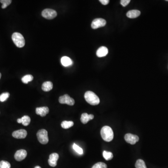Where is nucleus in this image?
I'll return each mask as SVG.
<instances>
[{
  "mask_svg": "<svg viewBox=\"0 0 168 168\" xmlns=\"http://www.w3.org/2000/svg\"><path fill=\"white\" fill-rule=\"evenodd\" d=\"M1 74L0 73V79H1Z\"/></svg>",
  "mask_w": 168,
  "mask_h": 168,
  "instance_id": "2f4dec72",
  "label": "nucleus"
},
{
  "mask_svg": "<svg viewBox=\"0 0 168 168\" xmlns=\"http://www.w3.org/2000/svg\"><path fill=\"white\" fill-rule=\"evenodd\" d=\"M61 63L62 65L65 67H68V66H71L73 64V62L70 58L64 56L62 57L61 59Z\"/></svg>",
  "mask_w": 168,
  "mask_h": 168,
  "instance_id": "2eb2a0df",
  "label": "nucleus"
},
{
  "mask_svg": "<svg viewBox=\"0 0 168 168\" xmlns=\"http://www.w3.org/2000/svg\"><path fill=\"white\" fill-rule=\"evenodd\" d=\"M130 0H121V4L123 7H126L129 3Z\"/></svg>",
  "mask_w": 168,
  "mask_h": 168,
  "instance_id": "cd10ccee",
  "label": "nucleus"
},
{
  "mask_svg": "<svg viewBox=\"0 0 168 168\" xmlns=\"http://www.w3.org/2000/svg\"><path fill=\"white\" fill-rule=\"evenodd\" d=\"M59 158V155L56 153L51 154L48 159L49 165L51 167H56L57 165V161Z\"/></svg>",
  "mask_w": 168,
  "mask_h": 168,
  "instance_id": "9b49d317",
  "label": "nucleus"
},
{
  "mask_svg": "<svg viewBox=\"0 0 168 168\" xmlns=\"http://www.w3.org/2000/svg\"><path fill=\"white\" fill-rule=\"evenodd\" d=\"M141 15V12L138 10H131L127 12V16L129 18H135Z\"/></svg>",
  "mask_w": 168,
  "mask_h": 168,
  "instance_id": "dca6fc26",
  "label": "nucleus"
},
{
  "mask_svg": "<svg viewBox=\"0 0 168 168\" xmlns=\"http://www.w3.org/2000/svg\"><path fill=\"white\" fill-rule=\"evenodd\" d=\"M136 168H147L144 161L142 159H138L136 161L135 165Z\"/></svg>",
  "mask_w": 168,
  "mask_h": 168,
  "instance_id": "412c9836",
  "label": "nucleus"
},
{
  "mask_svg": "<svg viewBox=\"0 0 168 168\" xmlns=\"http://www.w3.org/2000/svg\"><path fill=\"white\" fill-rule=\"evenodd\" d=\"M74 123L72 121H63L61 123L62 128L64 129H68L74 126Z\"/></svg>",
  "mask_w": 168,
  "mask_h": 168,
  "instance_id": "a211bd4d",
  "label": "nucleus"
},
{
  "mask_svg": "<svg viewBox=\"0 0 168 168\" xmlns=\"http://www.w3.org/2000/svg\"><path fill=\"white\" fill-rule=\"evenodd\" d=\"M17 121V122H18V123H22L21 119H18Z\"/></svg>",
  "mask_w": 168,
  "mask_h": 168,
  "instance_id": "c756f323",
  "label": "nucleus"
},
{
  "mask_svg": "<svg viewBox=\"0 0 168 168\" xmlns=\"http://www.w3.org/2000/svg\"><path fill=\"white\" fill-rule=\"evenodd\" d=\"M101 136L106 142H109L114 138V134L111 127L106 126L101 128Z\"/></svg>",
  "mask_w": 168,
  "mask_h": 168,
  "instance_id": "f257e3e1",
  "label": "nucleus"
},
{
  "mask_svg": "<svg viewBox=\"0 0 168 168\" xmlns=\"http://www.w3.org/2000/svg\"><path fill=\"white\" fill-rule=\"evenodd\" d=\"M27 135V132L25 129H20L13 132L12 136L15 138L24 139Z\"/></svg>",
  "mask_w": 168,
  "mask_h": 168,
  "instance_id": "9d476101",
  "label": "nucleus"
},
{
  "mask_svg": "<svg viewBox=\"0 0 168 168\" xmlns=\"http://www.w3.org/2000/svg\"><path fill=\"white\" fill-rule=\"evenodd\" d=\"M99 1L101 2V3H102L103 5H107L109 3V0H100Z\"/></svg>",
  "mask_w": 168,
  "mask_h": 168,
  "instance_id": "c85d7f7f",
  "label": "nucleus"
},
{
  "mask_svg": "<svg viewBox=\"0 0 168 168\" xmlns=\"http://www.w3.org/2000/svg\"><path fill=\"white\" fill-rule=\"evenodd\" d=\"M13 42L18 48H22L25 45V39L23 35L18 32H15L12 36Z\"/></svg>",
  "mask_w": 168,
  "mask_h": 168,
  "instance_id": "7ed1b4c3",
  "label": "nucleus"
},
{
  "mask_svg": "<svg viewBox=\"0 0 168 168\" xmlns=\"http://www.w3.org/2000/svg\"><path fill=\"white\" fill-rule=\"evenodd\" d=\"M166 1H168V0H166Z\"/></svg>",
  "mask_w": 168,
  "mask_h": 168,
  "instance_id": "473e14b6",
  "label": "nucleus"
},
{
  "mask_svg": "<svg viewBox=\"0 0 168 168\" xmlns=\"http://www.w3.org/2000/svg\"><path fill=\"white\" fill-rule=\"evenodd\" d=\"M106 21L102 18H96L92 21L91 27L93 29H97L99 28L102 27L106 24Z\"/></svg>",
  "mask_w": 168,
  "mask_h": 168,
  "instance_id": "6e6552de",
  "label": "nucleus"
},
{
  "mask_svg": "<svg viewBox=\"0 0 168 168\" xmlns=\"http://www.w3.org/2000/svg\"><path fill=\"white\" fill-rule=\"evenodd\" d=\"M73 149L77 153L79 154V155H82L83 153V149L79 147L78 145H77L76 144H74L73 145Z\"/></svg>",
  "mask_w": 168,
  "mask_h": 168,
  "instance_id": "bb28decb",
  "label": "nucleus"
},
{
  "mask_svg": "<svg viewBox=\"0 0 168 168\" xmlns=\"http://www.w3.org/2000/svg\"><path fill=\"white\" fill-rule=\"evenodd\" d=\"M35 168H41V167H40L39 166H37L36 167H35Z\"/></svg>",
  "mask_w": 168,
  "mask_h": 168,
  "instance_id": "7c9ffc66",
  "label": "nucleus"
},
{
  "mask_svg": "<svg viewBox=\"0 0 168 168\" xmlns=\"http://www.w3.org/2000/svg\"><path fill=\"white\" fill-rule=\"evenodd\" d=\"M22 123L23 125L27 126L31 122V118L28 115H24L21 118Z\"/></svg>",
  "mask_w": 168,
  "mask_h": 168,
  "instance_id": "aec40b11",
  "label": "nucleus"
},
{
  "mask_svg": "<svg viewBox=\"0 0 168 168\" xmlns=\"http://www.w3.org/2000/svg\"><path fill=\"white\" fill-rule=\"evenodd\" d=\"M108 50L107 47L105 46H101L98 49L96 52V55L99 58H102L105 57L108 54Z\"/></svg>",
  "mask_w": 168,
  "mask_h": 168,
  "instance_id": "ddd939ff",
  "label": "nucleus"
},
{
  "mask_svg": "<svg viewBox=\"0 0 168 168\" xmlns=\"http://www.w3.org/2000/svg\"><path fill=\"white\" fill-rule=\"evenodd\" d=\"M0 2L3 4V5L1 6V8L4 9L11 3L12 1L11 0H1Z\"/></svg>",
  "mask_w": 168,
  "mask_h": 168,
  "instance_id": "b1692460",
  "label": "nucleus"
},
{
  "mask_svg": "<svg viewBox=\"0 0 168 168\" xmlns=\"http://www.w3.org/2000/svg\"><path fill=\"white\" fill-rule=\"evenodd\" d=\"M59 103L62 104H67L69 106H73L74 105L75 101L74 99L70 97L69 95L65 94L63 96L59 97Z\"/></svg>",
  "mask_w": 168,
  "mask_h": 168,
  "instance_id": "423d86ee",
  "label": "nucleus"
},
{
  "mask_svg": "<svg viewBox=\"0 0 168 168\" xmlns=\"http://www.w3.org/2000/svg\"><path fill=\"white\" fill-rule=\"evenodd\" d=\"M94 118V115H88L87 113H83L81 116V120L82 123L87 124L89 121Z\"/></svg>",
  "mask_w": 168,
  "mask_h": 168,
  "instance_id": "4468645a",
  "label": "nucleus"
},
{
  "mask_svg": "<svg viewBox=\"0 0 168 168\" xmlns=\"http://www.w3.org/2000/svg\"><path fill=\"white\" fill-rule=\"evenodd\" d=\"M92 168H107V165L104 162H99L95 163Z\"/></svg>",
  "mask_w": 168,
  "mask_h": 168,
  "instance_id": "a878e982",
  "label": "nucleus"
},
{
  "mask_svg": "<svg viewBox=\"0 0 168 168\" xmlns=\"http://www.w3.org/2000/svg\"><path fill=\"white\" fill-rule=\"evenodd\" d=\"M49 112V109L47 107H39L36 108V112L37 115H40L42 117L45 116Z\"/></svg>",
  "mask_w": 168,
  "mask_h": 168,
  "instance_id": "f8f14e48",
  "label": "nucleus"
},
{
  "mask_svg": "<svg viewBox=\"0 0 168 168\" xmlns=\"http://www.w3.org/2000/svg\"><path fill=\"white\" fill-rule=\"evenodd\" d=\"M124 138L126 142L132 145L135 144L139 140V138L137 135L130 133L126 134Z\"/></svg>",
  "mask_w": 168,
  "mask_h": 168,
  "instance_id": "0eeeda50",
  "label": "nucleus"
},
{
  "mask_svg": "<svg viewBox=\"0 0 168 168\" xmlns=\"http://www.w3.org/2000/svg\"><path fill=\"white\" fill-rule=\"evenodd\" d=\"M53 88V84L51 81H46L44 82L42 86V89L44 92H49Z\"/></svg>",
  "mask_w": 168,
  "mask_h": 168,
  "instance_id": "f3484780",
  "label": "nucleus"
},
{
  "mask_svg": "<svg viewBox=\"0 0 168 168\" xmlns=\"http://www.w3.org/2000/svg\"><path fill=\"white\" fill-rule=\"evenodd\" d=\"M11 165L7 161H1L0 162V168H10Z\"/></svg>",
  "mask_w": 168,
  "mask_h": 168,
  "instance_id": "393cba45",
  "label": "nucleus"
},
{
  "mask_svg": "<svg viewBox=\"0 0 168 168\" xmlns=\"http://www.w3.org/2000/svg\"><path fill=\"white\" fill-rule=\"evenodd\" d=\"M10 94L8 92H4L0 95V101L4 102L6 101L8 97H10Z\"/></svg>",
  "mask_w": 168,
  "mask_h": 168,
  "instance_id": "5701e85b",
  "label": "nucleus"
},
{
  "mask_svg": "<svg viewBox=\"0 0 168 168\" xmlns=\"http://www.w3.org/2000/svg\"><path fill=\"white\" fill-rule=\"evenodd\" d=\"M37 137L39 142L42 144H46L49 142L48 132L45 129L39 130L37 134Z\"/></svg>",
  "mask_w": 168,
  "mask_h": 168,
  "instance_id": "20e7f679",
  "label": "nucleus"
},
{
  "mask_svg": "<svg viewBox=\"0 0 168 168\" xmlns=\"http://www.w3.org/2000/svg\"><path fill=\"white\" fill-rule=\"evenodd\" d=\"M103 157L107 161L111 160L113 158V154L110 152L104 151L103 152Z\"/></svg>",
  "mask_w": 168,
  "mask_h": 168,
  "instance_id": "4be33fe9",
  "label": "nucleus"
},
{
  "mask_svg": "<svg viewBox=\"0 0 168 168\" xmlns=\"http://www.w3.org/2000/svg\"><path fill=\"white\" fill-rule=\"evenodd\" d=\"M42 15L46 19H53L57 17V12L55 10L46 8L42 11Z\"/></svg>",
  "mask_w": 168,
  "mask_h": 168,
  "instance_id": "39448f33",
  "label": "nucleus"
},
{
  "mask_svg": "<svg viewBox=\"0 0 168 168\" xmlns=\"http://www.w3.org/2000/svg\"><path fill=\"white\" fill-rule=\"evenodd\" d=\"M33 76L31 75H26L22 78V81L24 84H28L29 82L33 81Z\"/></svg>",
  "mask_w": 168,
  "mask_h": 168,
  "instance_id": "6ab92c4d",
  "label": "nucleus"
},
{
  "mask_svg": "<svg viewBox=\"0 0 168 168\" xmlns=\"http://www.w3.org/2000/svg\"><path fill=\"white\" fill-rule=\"evenodd\" d=\"M27 153L24 149H20L17 150L15 154L14 158L15 160L17 161H21L24 160L26 158Z\"/></svg>",
  "mask_w": 168,
  "mask_h": 168,
  "instance_id": "1a4fd4ad",
  "label": "nucleus"
},
{
  "mask_svg": "<svg viewBox=\"0 0 168 168\" xmlns=\"http://www.w3.org/2000/svg\"><path fill=\"white\" fill-rule=\"evenodd\" d=\"M84 97L87 102L91 105H97L100 102L98 96L92 92L87 91L85 92Z\"/></svg>",
  "mask_w": 168,
  "mask_h": 168,
  "instance_id": "f03ea898",
  "label": "nucleus"
}]
</instances>
